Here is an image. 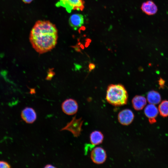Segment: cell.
I'll list each match as a JSON object with an SVG mask.
<instances>
[{"instance_id":"1","label":"cell","mask_w":168,"mask_h":168,"mask_svg":"<svg viewBox=\"0 0 168 168\" xmlns=\"http://www.w3.org/2000/svg\"><path fill=\"white\" fill-rule=\"evenodd\" d=\"M58 30L48 21L38 20L30 31L29 39L33 48L40 54L50 51L57 43Z\"/></svg>"},{"instance_id":"2","label":"cell","mask_w":168,"mask_h":168,"mask_svg":"<svg viewBox=\"0 0 168 168\" xmlns=\"http://www.w3.org/2000/svg\"><path fill=\"white\" fill-rule=\"evenodd\" d=\"M128 95L124 87L121 84H110L107 88L106 99L107 101L114 106L127 104Z\"/></svg>"},{"instance_id":"3","label":"cell","mask_w":168,"mask_h":168,"mask_svg":"<svg viewBox=\"0 0 168 168\" xmlns=\"http://www.w3.org/2000/svg\"><path fill=\"white\" fill-rule=\"evenodd\" d=\"M84 4L83 0H59L55 6L63 7L68 12L70 13L73 10L82 11L84 8Z\"/></svg>"},{"instance_id":"4","label":"cell","mask_w":168,"mask_h":168,"mask_svg":"<svg viewBox=\"0 0 168 168\" xmlns=\"http://www.w3.org/2000/svg\"><path fill=\"white\" fill-rule=\"evenodd\" d=\"M83 122L82 118L77 119L76 116L73 117L70 122L67 124L61 130H67L70 131L75 137L79 136L82 130V126Z\"/></svg>"},{"instance_id":"5","label":"cell","mask_w":168,"mask_h":168,"mask_svg":"<svg viewBox=\"0 0 168 168\" xmlns=\"http://www.w3.org/2000/svg\"><path fill=\"white\" fill-rule=\"evenodd\" d=\"M90 157L92 161L97 164L104 163L106 160L107 155L105 150L100 147H97L91 151Z\"/></svg>"},{"instance_id":"6","label":"cell","mask_w":168,"mask_h":168,"mask_svg":"<svg viewBox=\"0 0 168 168\" xmlns=\"http://www.w3.org/2000/svg\"><path fill=\"white\" fill-rule=\"evenodd\" d=\"M63 112L68 115H73L75 114L78 110V105L76 100L70 98L66 100L61 105Z\"/></svg>"},{"instance_id":"7","label":"cell","mask_w":168,"mask_h":168,"mask_svg":"<svg viewBox=\"0 0 168 168\" xmlns=\"http://www.w3.org/2000/svg\"><path fill=\"white\" fill-rule=\"evenodd\" d=\"M134 114L130 109H125L120 111L118 114V119L120 124L124 125L130 124L134 119Z\"/></svg>"},{"instance_id":"8","label":"cell","mask_w":168,"mask_h":168,"mask_svg":"<svg viewBox=\"0 0 168 168\" xmlns=\"http://www.w3.org/2000/svg\"><path fill=\"white\" fill-rule=\"evenodd\" d=\"M21 117L26 123L32 124L36 120L37 114L35 110L33 108L26 107L21 111Z\"/></svg>"},{"instance_id":"9","label":"cell","mask_w":168,"mask_h":168,"mask_svg":"<svg viewBox=\"0 0 168 168\" xmlns=\"http://www.w3.org/2000/svg\"><path fill=\"white\" fill-rule=\"evenodd\" d=\"M158 110L153 104H149L145 107L144 114L148 118L150 124H152L156 122V118L158 114Z\"/></svg>"},{"instance_id":"10","label":"cell","mask_w":168,"mask_h":168,"mask_svg":"<svg viewBox=\"0 0 168 168\" xmlns=\"http://www.w3.org/2000/svg\"><path fill=\"white\" fill-rule=\"evenodd\" d=\"M141 8L143 12L149 16L155 14L158 10L157 6L152 0H149L143 2Z\"/></svg>"},{"instance_id":"11","label":"cell","mask_w":168,"mask_h":168,"mask_svg":"<svg viewBox=\"0 0 168 168\" xmlns=\"http://www.w3.org/2000/svg\"><path fill=\"white\" fill-rule=\"evenodd\" d=\"M70 26L74 30H77L84 23L83 16L79 14L72 15L69 19Z\"/></svg>"},{"instance_id":"12","label":"cell","mask_w":168,"mask_h":168,"mask_svg":"<svg viewBox=\"0 0 168 168\" xmlns=\"http://www.w3.org/2000/svg\"><path fill=\"white\" fill-rule=\"evenodd\" d=\"M132 104L133 108L136 110H142L147 104V100L143 96H136L132 100Z\"/></svg>"},{"instance_id":"13","label":"cell","mask_w":168,"mask_h":168,"mask_svg":"<svg viewBox=\"0 0 168 168\" xmlns=\"http://www.w3.org/2000/svg\"><path fill=\"white\" fill-rule=\"evenodd\" d=\"M161 96L157 91L152 90L148 92L147 95V100L149 104L156 105L160 102Z\"/></svg>"},{"instance_id":"14","label":"cell","mask_w":168,"mask_h":168,"mask_svg":"<svg viewBox=\"0 0 168 168\" xmlns=\"http://www.w3.org/2000/svg\"><path fill=\"white\" fill-rule=\"evenodd\" d=\"M90 139L92 145H98L102 142L104 139V136L100 132L98 131H95L90 134Z\"/></svg>"},{"instance_id":"15","label":"cell","mask_w":168,"mask_h":168,"mask_svg":"<svg viewBox=\"0 0 168 168\" xmlns=\"http://www.w3.org/2000/svg\"><path fill=\"white\" fill-rule=\"evenodd\" d=\"M158 111L160 115L163 117H166L168 116V100H164L162 101L159 104Z\"/></svg>"},{"instance_id":"16","label":"cell","mask_w":168,"mask_h":168,"mask_svg":"<svg viewBox=\"0 0 168 168\" xmlns=\"http://www.w3.org/2000/svg\"><path fill=\"white\" fill-rule=\"evenodd\" d=\"M11 167L10 165L8 162L3 161H0V168Z\"/></svg>"},{"instance_id":"17","label":"cell","mask_w":168,"mask_h":168,"mask_svg":"<svg viewBox=\"0 0 168 168\" xmlns=\"http://www.w3.org/2000/svg\"><path fill=\"white\" fill-rule=\"evenodd\" d=\"M54 75V72L53 71H51L50 69L49 72L48 73L47 76L46 78V79L48 80H50Z\"/></svg>"},{"instance_id":"18","label":"cell","mask_w":168,"mask_h":168,"mask_svg":"<svg viewBox=\"0 0 168 168\" xmlns=\"http://www.w3.org/2000/svg\"><path fill=\"white\" fill-rule=\"evenodd\" d=\"M89 69L90 71L94 69L95 68V65L93 63H90L89 66Z\"/></svg>"},{"instance_id":"19","label":"cell","mask_w":168,"mask_h":168,"mask_svg":"<svg viewBox=\"0 0 168 168\" xmlns=\"http://www.w3.org/2000/svg\"><path fill=\"white\" fill-rule=\"evenodd\" d=\"M22 1L25 3L29 4L31 3L33 0H22Z\"/></svg>"},{"instance_id":"20","label":"cell","mask_w":168,"mask_h":168,"mask_svg":"<svg viewBox=\"0 0 168 168\" xmlns=\"http://www.w3.org/2000/svg\"><path fill=\"white\" fill-rule=\"evenodd\" d=\"M159 83L160 85L162 86L164 84V81L162 79H160L159 80Z\"/></svg>"},{"instance_id":"21","label":"cell","mask_w":168,"mask_h":168,"mask_svg":"<svg viewBox=\"0 0 168 168\" xmlns=\"http://www.w3.org/2000/svg\"><path fill=\"white\" fill-rule=\"evenodd\" d=\"M44 168H55L54 166L50 164H48L46 165L44 167Z\"/></svg>"}]
</instances>
